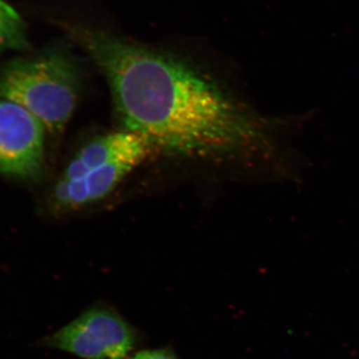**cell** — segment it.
Listing matches in <instances>:
<instances>
[{
	"mask_svg": "<svg viewBox=\"0 0 359 359\" xmlns=\"http://www.w3.org/2000/svg\"><path fill=\"white\" fill-rule=\"evenodd\" d=\"M154 153L143 137L128 130L97 137L66 167L53 191L54 205L73 211L104 199Z\"/></svg>",
	"mask_w": 359,
	"mask_h": 359,
	"instance_id": "3",
	"label": "cell"
},
{
	"mask_svg": "<svg viewBox=\"0 0 359 359\" xmlns=\"http://www.w3.org/2000/svg\"><path fill=\"white\" fill-rule=\"evenodd\" d=\"M128 359H182L170 346L143 349L134 353Z\"/></svg>",
	"mask_w": 359,
	"mask_h": 359,
	"instance_id": "7",
	"label": "cell"
},
{
	"mask_svg": "<svg viewBox=\"0 0 359 359\" xmlns=\"http://www.w3.org/2000/svg\"><path fill=\"white\" fill-rule=\"evenodd\" d=\"M45 130L22 106L0 99V173L34 177L44 163Z\"/></svg>",
	"mask_w": 359,
	"mask_h": 359,
	"instance_id": "5",
	"label": "cell"
},
{
	"mask_svg": "<svg viewBox=\"0 0 359 359\" xmlns=\"http://www.w3.org/2000/svg\"><path fill=\"white\" fill-rule=\"evenodd\" d=\"M26 45L25 25L20 16L13 7L0 0V51L23 49Z\"/></svg>",
	"mask_w": 359,
	"mask_h": 359,
	"instance_id": "6",
	"label": "cell"
},
{
	"mask_svg": "<svg viewBox=\"0 0 359 359\" xmlns=\"http://www.w3.org/2000/svg\"><path fill=\"white\" fill-rule=\"evenodd\" d=\"M79 89V65L65 50L16 59L0 71V97L22 106L53 136L70 121Z\"/></svg>",
	"mask_w": 359,
	"mask_h": 359,
	"instance_id": "2",
	"label": "cell"
},
{
	"mask_svg": "<svg viewBox=\"0 0 359 359\" xmlns=\"http://www.w3.org/2000/svg\"><path fill=\"white\" fill-rule=\"evenodd\" d=\"M142 342L141 332L109 304L97 302L39 346L81 359H128Z\"/></svg>",
	"mask_w": 359,
	"mask_h": 359,
	"instance_id": "4",
	"label": "cell"
},
{
	"mask_svg": "<svg viewBox=\"0 0 359 359\" xmlns=\"http://www.w3.org/2000/svg\"><path fill=\"white\" fill-rule=\"evenodd\" d=\"M71 33L107 80L123 129L155 152L224 162L264 144L262 120L183 58L90 26Z\"/></svg>",
	"mask_w": 359,
	"mask_h": 359,
	"instance_id": "1",
	"label": "cell"
}]
</instances>
